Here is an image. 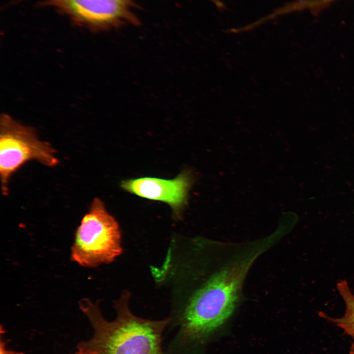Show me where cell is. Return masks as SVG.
<instances>
[{"mask_svg":"<svg viewBox=\"0 0 354 354\" xmlns=\"http://www.w3.org/2000/svg\"><path fill=\"white\" fill-rule=\"evenodd\" d=\"M256 256L252 253L231 262L180 298L176 311L178 331L175 343L184 347L201 342L226 321Z\"/></svg>","mask_w":354,"mask_h":354,"instance_id":"1","label":"cell"},{"mask_svg":"<svg viewBox=\"0 0 354 354\" xmlns=\"http://www.w3.org/2000/svg\"><path fill=\"white\" fill-rule=\"evenodd\" d=\"M130 293L122 292L115 301V319L103 316L98 303L82 299L79 306L94 331L92 337L80 342L77 348L92 354H164L162 336L171 318L151 320L135 315L129 307Z\"/></svg>","mask_w":354,"mask_h":354,"instance_id":"2","label":"cell"},{"mask_svg":"<svg viewBox=\"0 0 354 354\" xmlns=\"http://www.w3.org/2000/svg\"><path fill=\"white\" fill-rule=\"evenodd\" d=\"M122 252L119 224L103 201L95 198L76 230L71 260L82 266L95 267L112 263Z\"/></svg>","mask_w":354,"mask_h":354,"instance_id":"3","label":"cell"},{"mask_svg":"<svg viewBox=\"0 0 354 354\" xmlns=\"http://www.w3.org/2000/svg\"><path fill=\"white\" fill-rule=\"evenodd\" d=\"M56 151L40 140L35 130L4 114L0 120V177L1 193L7 196L12 175L26 162L35 160L48 167L59 163Z\"/></svg>","mask_w":354,"mask_h":354,"instance_id":"4","label":"cell"},{"mask_svg":"<svg viewBox=\"0 0 354 354\" xmlns=\"http://www.w3.org/2000/svg\"><path fill=\"white\" fill-rule=\"evenodd\" d=\"M76 23L95 30L138 25L132 0H45Z\"/></svg>","mask_w":354,"mask_h":354,"instance_id":"5","label":"cell"},{"mask_svg":"<svg viewBox=\"0 0 354 354\" xmlns=\"http://www.w3.org/2000/svg\"><path fill=\"white\" fill-rule=\"evenodd\" d=\"M192 183L190 174L184 172L171 179L152 177L126 179L121 181L120 186L139 197L167 204L178 217L186 204Z\"/></svg>","mask_w":354,"mask_h":354,"instance_id":"6","label":"cell"},{"mask_svg":"<svg viewBox=\"0 0 354 354\" xmlns=\"http://www.w3.org/2000/svg\"><path fill=\"white\" fill-rule=\"evenodd\" d=\"M336 288L345 305L344 315L341 318H334L327 316L322 312H320L319 315L335 324L347 334L352 337L354 336V290H351L346 280L339 281L336 284Z\"/></svg>","mask_w":354,"mask_h":354,"instance_id":"7","label":"cell"},{"mask_svg":"<svg viewBox=\"0 0 354 354\" xmlns=\"http://www.w3.org/2000/svg\"><path fill=\"white\" fill-rule=\"evenodd\" d=\"M0 354H24L21 352L8 349L6 347L5 342L2 340L1 337L0 338Z\"/></svg>","mask_w":354,"mask_h":354,"instance_id":"8","label":"cell"},{"mask_svg":"<svg viewBox=\"0 0 354 354\" xmlns=\"http://www.w3.org/2000/svg\"><path fill=\"white\" fill-rule=\"evenodd\" d=\"M91 354L90 353H89L88 352L86 351L78 349L77 352H76V353H75L74 354Z\"/></svg>","mask_w":354,"mask_h":354,"instance_id":"9","label":"cell"},{"mask_svg":"<svg viewBox=\"0 0 354 354\" xmlns=\"http://www.w3.org/2000/svg\"><path fill=\"white\" fill-rule=\"evenodd\" d=\"M353 341L350 348V354H354V336H352Z\"/></svg>","mask_w":354,"mask_h":354,"instance_id":"10","label":"cell"}]
</instances>
